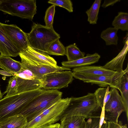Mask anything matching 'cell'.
Here are the masks:
<instances>
[{"mask_svg":"<svg viewBox=\"0 0 128 128\" xmlns=\"http://www.w3.org/2000/svg\"><path fill=\"white\" fill-rule=\"evenodd\" d=\"M45 90L39 89L4 97L0 100V122L9 117L20 114L32 99Z\"/></svg>","mask_w":128,"mask_h":128,"instance_id":"6da1fadb","label":"cell"},{"mask_svg":"<svg viewBox=\"0 0 128 128\" xmlns=\"http://www.w3.org/2000/svg\"><path fill=\"white\" fill-rule=\"evenodd\" d=\"M70 98L68 105L63 115L79 116L86 119L100 117L102 108L94 93H88L82 96Z\"/></svg>","mask_w":128,"mask_h":128,"instance_id":"7a4b0ae2","label":"cell"},{"mask_svg":"<svg viewBox=\"0 0 128 128\" xmlns=\"http://www.w3.org/2000/svg\"><path fill=\"white\" fill-rule=\"evenodd\" d=\"M70 99L68 97L61 98L51 104L28 122L24 128H34L54 124L62 117Z\"/></svg>","mask_w":128,"mask_h":128,"instance_id":"3957f363","label":"cell"},{"mask_svg":"<svg viewBox=\"0 0 128 128\" xmlns=\"http://www.w3.org/2000/svg\"><path fill=\"white\" fill-rule=\"evenodd\" d=\"M62 92L58 90H46L32 99L24 108L21 114L28 122L48 106L62 98Z\"/></svg>","mask_w":128,"mask_h":128,"instance_id":"277c9868","label":"cell"},{"mask_svg":"<svg viewBox=\"0 0 128 128\" xmlns=\"http://www.w3.org/2000/svg\"><path fill=\"white\" fill-rule=\"evenodd\" d=\"M27 36L30 47L36 50L44 52L50 44L60 38L53 28L35 23L33 24L31 31L27 33Z\"/></svg>","mask_w":128,"mask_h":128,"instance_id":"5b68a950","label":"cell"},{"mask_svg":"<svg viewBox=\"0 0 128 128\" xmlns=\"http://www.w3.org/2000/svg\"><path fill=\"white\" fill-rule=\"evenodd\" d=\"M36 0H0V10L13 16L32 20L36 13Z\"/></svg>","mask_w":128,"mask_h":128,"instance_id":"8992f818","label":"cell"},{"mask_svg":"<svg viewBox=\"0 0 128 128\" xmlns=\"http://www.w3.org/2000/svg\"><path fill=\"white\" fill-rule=\"evenodd\" d=\"M110 96L104 106V120L117 123L121 113L125 112L128 120V104L119 93L118 89L111 88Z\"/></svg>","mask_w":128,"mask_h":128,"instance_id":"52a82bcc","label":"cell"},{"mask_svg":"<svg viewBox=\"0 0 128 128\" xmlns=\"http://www.w3.org/2000/svg\"><path fill=\"white\" fill-rule=\"evenodd\" d=\"M127 72H128V64L125 70L118 72L112 76H91L72 72L73 77L84 82L90 83L92 84H96L103 88L109 86L111 88H115L119 90L121 78L124 74Z\"/></svg>","mask_w":128,"mask_h":128,"instance_id":"ba28073f","label":"cell"},{"mask_svg":"<svg viewBox=\"0 0 128 128\" xmlns=\"http://www.w3.org/2000/svg\"><path fill=\"white\" fill-rule=\"evenodd\" d=\"M42 88L58 90L67 87L74 80L73 72L69 70L56 71L47 74L43 79Z\"/></svg>","mask_w":128,"mask_h":128,"instance_id":"9c48e42d","label":"cell"},{"mask_svg":"<svg viewBox=\"0 0 128 128\" xmlns=\"http://www.w3.org/2000/svg\"><path fill=\"white\" fill-rule=\"evenodd\" d=\"M1 25L5 34L20 53L27 49L29 46L27 33L15 24L1 23Z\"/></svg>","mask_w":128,"mask_h":128,"instance_id":"30bf717a","label":"cell"},{"mask_svg":"<svg viewBox=\"0 0 128 128\" xmlns=\"http://www.w3.org/2000/svg\"><path fill=\"white\" fill-rule=\"evenodd\" d=\"M19 56L21 59L34 64L54 66H57L56 60L47 53L36 50L29 46L24 51L20 53Z\"/></svg>","mask_w":128,"mask_h":128,"instance_id":"8fae6325","label":"cell"},{"mask_svg":"<svg viewBox=\"0 0 128 128\" xmlns=\"http://www.w3.org/2000/svg\"><path fill=\"white\" fill-rule=\"evenodd\" d=\"M21 59L22 66L32 71L40 80H43L44 76L51 73L58 71L71 70L70 68L57 65L54 66L47 65L34 64L25 60Z\"/></svg>","mask_w":128,"mask_h":128,"instance_id":"7c38bea8","label":"cell"},{"mask_svg":"<svg viewBox=\"0 0 128 128\" xmlns=\"http://www.w3.org/2000/svg\"><path fill=\"white\" fill-rule=\"evenodd\" d=\"M0 55L9 57H16L20 53L16 48L5 34L0 22Z\"/></svg>","mask_w":128,"mask_h":128,"instance_id":"4fadbf2b","label":"cell"},{"mask_svg":"<svg viewBox=\"0 0 128 128\" xmlns=\"http://www.w3.org/2000/svg\"><path fill=\"white\" fill-rule=\"evenodd\" d=\"M124 42V46L121 51L115 57L106 63L103 67L105 68L117 72L122 71L124 62L128 50V34Z\"/></svg>","mask_w":128,"mask_h":128,"instance_id":"5bb4252c","label":"cell"},{"mask_svg":"<svg viewBox=\"0 0 128 128\" xmlns=\"http://www.w3.org/2000/svg\"><path fill=\"white\" fill-rule=\"evenodd\" d=\"M72 70L73 72L89 75L107 76H114L118 72L105 68L102 66H96L77 67L74 68Z\"/></svg>","mask_w":128,"mask_h":128,"instance_id":"9a60e30c","label":"cell"},{"mask_svg":"<svg viewBox=\"0 0 128 128\" xmlns=\"http://www.w3.org/2000/svg\"><path fill=\"white\" fill-rule=\"evenodd\" d=\"M100 58V56L97 53L87 54L83 58L72 62H63L61 63L62 66L70 68L93 64L98 62Z\"/></svg>","mask_w":128,"mask_h":128,"instance_id":"2e32d148","label":"cell"},{"mask_svg":"<svg viewBox=\"0 0 128 128\" xmlns=\"http://www.w3.org/2000/svg\"><path fill=\"white\" fill-rule=\"evenodd\" d=\"M17 77L18 88L16 94L42 88V80H26Z\"/></svg>","mask_w":128,"mask_h":128,"instance_id":"e0dca14e","label":"cell"},{"mask_svg":"<svg viewBox=\"0 0 128 128\" xmlns=\"http://www.w3.org/2000/svg\"><path fill=\"white\" fill-rule=\"evenodd\" d=\"M85 119L79 116L63 115L60 120V128H84Z\"/></svg>","mask_w":128,"mask_h":128,"instance_id":"ac0fdd59","label":"cell"},{"mask_svg":"<svg viewBox=\"0 0 128 128\" xmlns=\"http://www.w3.org/2000/svg\"><path fill=\"white\" fill-rule=\"evenodd\" d=\"M0 68L14 76L20 71L22 65L20 62L10 57L0 55Z\"/></svg>","mask_w":128,"mask_h":128,"instance_id":"d6986e66","label":"cell"},{"mask_svg":"<svg viewBox=\"0 0 128 128\" xmlns=\"http://www.w3.org/2000/svg\"><path fill=\"white\" fill-rule=\"evenodd\" d=\"M26 118L21 114L9 117L0 122V128H24Z\"/></svg>","mask_w":128,"mask_h":128,"instance_id":"ffe728a7","label":"cell"},{"mask_svg":"<svg viewBox=\"0 0 128 128\" xmlns=\"http://www.w3.org/2000/svg\"><path fill=\"white\" fill-rule=\"evenodd\" d=\"M118 30L114 27H110L102 32L100 37L105 41L106 45H117L118 37L117 33Z\"/></svg>","mask_w":128,"mask_h":128,"instance_id":"44dd1931","label":"cell"},{"mask_svg":"<svg viewBox=\"0 0 128 128\" xmlns=\"http://www.w3.org/2000/svg\"><path fill=\"white\" fill-rule=\"evenodd\" d=\"M109 86L98 88L94 94L98 104L101 108H104L106 103L109 99L111 94Z\"/></svg>","mask_w":128,"mask_h":128,"instance_id":"7402d4cb","label":"cell"},{"mask_svg":"<svg viewBox=\"0 0 128 128\" xmlns=\"http://www.w3.org/2000/svg\"><path fill=\"white\" fill-rule=\"evenodd\" d=\"M114 27L122 31L128 30V14L120 12L114 18L112 22Z\"/></svg>","mask_w":128,"mask_h":128,"instance_id":"603a6c76","label":"cell"},{"mask_svg":"<svg viewBox=\"0 0 128 128\" xmlns=\"http://www.w3.org/2000/svg\"><path fill=\"white\" fill-rule=\"evenodd\" d=\"M85 53L80 51L75 43L70 44L66 48L65 55L68 61H74L84 57Z\"/></svg>","mask_w":128,"mask_h":128,"instance_id":"cb8c5ba5","label":"cell"},{"mask_svg":"<svg viewBox=\"0 0 128 128\" xmlns=\"http://www.w3.org/2000/svg\"><path fill=\"white\" fill-rule=\"evenodd\" d=\"M66 52V48L58 39L50 44L46 49L45 52L50 55L64 56Z\"/></svg>","mask_w":128,"mask_h":128,"instance_id":"d4e9b609","label":"cell"},{"mask_svg":"<svg viewBox=\"0 0 128 128\" xmlns=\"http://www.w3.org/2000/svg\"><path fill=\"white\" fill-rule=\"evenodd\" d=\"M101 1V0H95L90 8L86 12L88 16V21L90 24H97Z\"/></svg>","mask_w":128,"mask_h":128,"instance_id":"484cf974","label":"cell"},{"mask_svg":"<svg viewBox=\"0 0 128 128\" xmlns=\"http://www.w3.org/2000/svg\"><path fill=\"white\" fill-rule=\"evenodd\" d=\"M128 72L122 76L120 82V90L121 96L126 103L128 104Z\"/></svg>","mask_w":128,"mask_h":128,"instance_id":"4316f807","label":"cell"},{"mask_svg":"<svg viewBox=\"0 0 128 128\" xmlns=\"http://www.w3.org/2000/svg\"><path fill=\"white\" fill-rule=\"evenodd\" d=\"M17 77L15 76H12L9 80L6 90L3 94L6 93V95L4 97H6L16 94L18 88Z\"/></svg>","mask_w":128,"mask_h":128,"instance_id":"83f0119b","label":"cell"},{"mask_svg":"<svg viewBox=\"0 0 128 128\" xmlns=\"http://www.w3.org/2000/svg\"><path fill=\"white\" fill-rule=\"evenodd\" d=\"M56 6L52 5L47 9L45 13L44 20L45 26L48 28H53V24L55 14Z\"/></svg>","mask_w":128,"mask_h":128,"instance_id":"f1b7e54d","label":"cell"},{"mask_svg":"<svg viewBox=\"0 0 128 128\" xmlns=\"http://www.w3.org/2000/svg\"><path fill=\"white\" fill-rule=\"evenodd\" d=\"M48 3L56 6L62 7L69 12H73L72 3L70 0H50Z\"/></svg>","mask_w":128,"mask_h":128,"instance_id":"f546056e","label":"cell"},{"mask_svg":"<svg viewBox=\"0 0 128 128\" xmlns=\"http://www.w3.org/2000/svg\"><path fill=\"white\" fill-rule=\"evenodd\" d=\"M14 76L24 79L28 80L39 79L30 70L22 66L20 71L17 73L15 74Z\"/></svg>","mask_w":128,"mask_h":128,"instance_id":"4dcf8cb0","label":"cell"},{"mask_svg":"<svg viewBox=\"0 0 128 128\" xmlns=\"http://www.w3.org/2000/svg\"><path fill=\"white\" fill-rule=\"evenodd\" d=\"M100 117L88 119L86 122L84 128H99Z\"/></svg>","mask_w":128,"mask_h":128,"instance_id":"1f68e13d","label":"cell"},{"mask_svg":"<svg viewBox=\"0 0 128 128\" xmlns=\"http://www.w3.org/2000/svg\"><path fill=\"white\" fill-rule=\"evenodd\" d=\"M110 128H128L126 124H123L120 121L117 123L110 122Z\"/></svg>","mask_w":128,"mask_h":128,"instance_id":"d6a6232c","label":"cell"},{"mask_svg":"<svg viewBox=\"0 0 128 128\" xmlns=\"http://www.w3.org/2000/svg\"><path fill=\"white\" fill-rule=\"evenodd\" d=\"M120 1L121 0H105L102 5V6L104 8H105L110 6H113L115 4Z\"/></svg>","mask_w":128,"mask_h":128,"instance_id":"836d02e7","label":"cell"},{"mask_svg":"<svg viewBox=\"0 0 128 128\" xmlns=\"http://www.w3.org/2000/svg\"><path fill=\"white\" fill-rule=\"evenodd\" d=\"M60 126V124L57 123L51 125L47 124L34 128H55Z\"/></svg>","mask_w":128,"mask_h":128,"instance_id":"e575fe53","label":"cell"},{"mask_svg":"<svg viewBox=\"0 0 128 128\" xmlns=\"http://www.w3.org/2000/svg\"><path fill=\"white\" fill-rule=\"evenodd\" d=\"M0 74L3 76H12V74L10 73L2 70H0Z\"/></svg>","mask_w":128,"mask_h":128,"instance_id":"d590c367","label":"cell"},{"mask_svg":"<svg viewBox=\"0 0 128 128\" xmlns=\"http://www.w3.org/2000/svg\"><path fill=\"white\" fill-rule=\"evenodd\" d=\"M100 128H110V122L104 120Z\"/></svg>","mask_w":128,"mask_h":128,"instance_id":"8d00e7d4","label":"cell"},{"mask_svg":"<svg viewBox=\"0 0 128 128\" xmlns=\"http://www.w3.org/2000/svg\"><path fill=\"white\" fill-rule=\"evenodd\" d=\"M2 93L1 92L0 88V100L2 99Z\"/></svg>","mask_w":128,"mask_h":128,"instance_id":"74e56055","label":"cell"},{"mask_svg":"<svg viewBox=\"0 0 128 128\" xmlns=\"http://www.w3.org/2000/svg\"><path fill=\"white\" fill-rule=\"evenodd\" d=\"M60 126H58V127H56V128H60Z\"/></svg>","mask_w":128,"mask_h":128,"instance_id":"f35d334b","label":"cell"}]
</instances>
